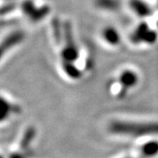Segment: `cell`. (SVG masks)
Returning a JSON list of instances; mask_svg holds the SVG:
<instances>
[{
	"label": "cell",
	"instance_id": "cell-7",
	"mask_svg": "<svg viewBox=\"0 0 158 158\" xmlns=\"http://www.w3.org/2000/svg\"><path fill=\"white\" fill-rule=\"evenodd\" d=\"M102 38L104 41L112 47H116L121 42V35L114 27L108 26L102 30Z\"/></svg>",
	"mask_w": 158,
	"mask_h": 158
},
{
	"label": "cell",
	"instance_id": "cell-2",
	"mask_svg": "<svg viewBox=\"0 0 158 158\" xmlns=\"http://www.w3.org/2000/svg\"><path fill=\"white\" fill-rule=\"evenodd\" d=\"M62 41L63 47L61 51L62 62H75L79 58V49L74 37L71 23H62Z\"/></svg>",
	"mask_w": 158,
	"mask_h": 158
},
{
	"label": "cell",
	"instance_id": "cell-8",
	"mask_svg": "<svg viewBox=\"0 0 158 158\" xmlns=\"http://www.w3.org/2000/svg\"><path fill=\"white\" fill-rule=\"evenodd\" d=\"M62 67L64 73L72 80H78L83 76L81 69L75 65V62H62Z\"/></svg>",
	"mask_w": 158,
	"mask_h": 158
},
{
	"label": "cell",
	"instance_id": "cell-1",
	"mask_svg": "<svg viewBox=\"0 0 158 158\" xmlns=\"http://www.w3.org/2000/svg\"><path fill=\"white\" fill-rule=\"evenodd\" d=\"M108 131L113 135L135 139H158V120L113 119L108 125Z\"/></svg>",
	"mask_w": 158,
	"mask_h": 158
},
{
	"label": "cell",
	"instance_id": "cell-9",
	"mask_svg": "<svg viewBox=\"0 0 158 158\" xmlns=\"http://www.w3.org/2000/svg\"><path fill=\"white\" fill-rule=\"evenodd\" d=\"M95 6L106 11H117L120 8L119 0H95Z\"/></svg>",
	"mask_w": 158,
	"mask_h": 158
},
{
	"label": "cell",
	"instance_id": "cell-4",
	"mask_svg": "<svg viewBox=\"0 0 158 158\" xmlns=\"http://www.w3.org/2000/svg\"><path fill=\"white\" fill-rule=\"evenodd\" d=\"M130 40L135 44L144 43L148 45H153L157 41L158 34L156 31L148 26L147 23L141 22L132 33Z\"/></svg>",
	"mask_w": 158,
	"mask_h": 158
},
{
	"label": "cell",
	"instance_id": "cell-5",
	"mask_svg": "<svg viewBox=\"0 0 158 158\" xmlns=\"http://www.w3.org/2000/svg\"><path fill=\"white\" fill-rule=\"evenodd\" d=\"M129 6L133 12L139 17L147 18L152 15V7L145 0H130Z\"/></svg>",
	"mask_w": 158,
	"mask_h": 158
},
{
	"label": "cell",
	"instance_id": "cell-6",
	"mask_svg": "<svg viewBox=\"0 0 158 158\" xmlns=\"http://www.w3.org/2000/svg\"><path fill=\"white\" fill-rule=\"evenodd\" d=\"M139 152L145 158H152L158 155V139L147 138L145 142L139 146Z\"/></svg>",
	"mask_w": 158,
	"mask_h": 158
},
{
	"label": "cell",
	"instance_id": "cell-3",
	"mask_svg": "<svg viewBox=\"0 0 158 158\" xmlns=\"http://www.w3.org/2000/svg\"><path fill=\"white\" fill-rule=\"evenodd\" d=\"M117 82L119 88L116 94L118 98H123L127 94L128 90L134 89L139 84V76L135 70L126 69L118 74Z\"/></svg>",
	"mask_w": 158,
	"mask_h": 158
}]
</instances>
